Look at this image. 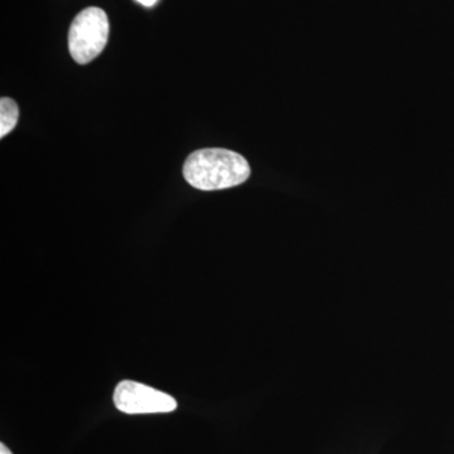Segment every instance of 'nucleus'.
<instances>
[{
    "label": "nucleus",
    "instance_id": "f257e3e1",
    "mask_svg": "<svg viewBox=\"0 0 454 454\" xmlns=\"http://www.w3.org/2000/svg\"><path fill=\"white\" fill-rule=\"evenodd\" d=\"M252 175L243 155L223 148L193 152L184 166V179L201 191L226 190L243 184Z\"/></svg>",
    "mask_w": 454,
    "mask_h": 454
},
{
    "label": "nucleus",
    "instance_id": "f03ea898",
    "mask_svg": "<svg viewBox=\"0 0 454 454\" xmlns=\"http://www.w3.org/2000/svg\"><path fill=\"white\" fill-rule=\"evenodd\" d=\"M109 28L103 9L90 7L77 14L68 32V50L74 62L86 65L97 59L106 49Z\"/></svg>",
    "mask_w": 454,
    "mask_h": 454
},
{
    "label": "nucleus",
    "instance_id": "7ed1b4c3",
    "mask_svg": "<svg viewBox=\"0 0 454 454\" xmlns=\"http://www.w3.org/2000/svg\"><path fill=\"white\" fill-rule=\"evenodd\" d=\"M113 399L116 409L125 414L170 413L178 406L169 394L131 380L119 382Z\"/></svg>",
    "mask_w": 454,
    "mask_h": 454
},
{
    "label": "nucleus",
    "instance_id": "20e7f679",
    "mask_svg": "<svg viewBox=\"0 0 454 454\" xmlns=\"http://www.w3.org/2000/svg\"><path fill=\"white\" fill-rule=\"evenodd\" d=\"M18 116H20V110L16 101L3 98L0 100V137L2 138L16 128Z\"/></svg>",
    "mask_w": 454,
    "mask_h": 454
},
{
    "label": "nucleus",
    "instance_id": "39448f33",
    "mask_svg": "<svg viewBox=\"0 0 454 454\" xmlns=\"http://www.w3.org/2000/svg\"><path fill=\"white\" fill-rule=\"evenodd\" d=\"M137 2L140 3L142 5H145V7H152V5H154L158 0H137Z\"/></svg>",
    "mask_w": 454,
    "mask_h": 454
},
{
    "label": "nucleus",
    "instance_id": "423d86ee",
    "mask_svg": "<svg viewBox=\"0 0 454 454\" xmlns=\"http://www.w3.org/2000/svg\"><path fill=\"white\" fill-rule=\"evenodd\" d=\"M0 454H13L9 450L8 447H5V444H0Z\"/></svg>",
    "mask_w": 454,
    "mask_h": 454
}]
</instances>
